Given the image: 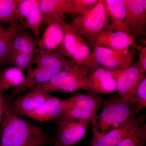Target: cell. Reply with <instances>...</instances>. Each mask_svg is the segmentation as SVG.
I'll list each match as a JSON object with an SVG mask.
<instances>
[{"instance_id":"f1b7e54d","label":"cell","mask_w":146,"mask_h":146,"mask_svg":"<svg viewBox=\"0 0 146 146\" xmlns=\"http://www.w3.org/2000/svg\"><path fill=\"white\" fill-rule=\"evenodd\" d=\"M35 57V55L11 51L7 64H10L24 72L30 68Z\"/></svg>"},{"instance_id":"836d02e7","label":"cell","mask_w":146,"mask_h":146,"mask_svg":"<svg viewBox=\"0 0 146 146\" xmlns=\"http://www.w3.org/2000/svg\"><path fill=\"white\" fill-rule=\"evenodd\" d=\"M51 143L54 145V146H69L65 145H63V144L60 143H58L57 141H56L54 139H52Z\"/></svg>"},{"instance_id":"9a60e30c","label":"cell","mask_w":146,"mask_h":146,"mask_svg":"<svg viewBox=\"0 0 146 146\" xmlns=\"http://www.w3.org/2000/svg\"><path fill=\"white\" fill-rule=\"evenodd\" d=\"M109 23L108 29L122 32L133 38L126 22L127 7L125 0H104Z\"/></svg>"},{"instance_id":"8992f818","label":"cell","mask_w":146,"mask_h":146,"mask_svg":"<svg viewBox=\"0 0 146 146\" xmlns=\"http://www.w3.org/2000/svg\"><path fill=\"white\" fill-rule=\"evenodd\" d=\"M117 88L116 78L111 71L98 63L89 68L83 89L88 94H110Z\"/></svg>"},{"instance_id":"d6a6232c","label":"cell","mask_w":146,"mask_h":146,"mask_svg":"<svg viewBox=\"0 0 146 146\" xmlns=\"http://www.w3.org/2000/svg\"><path fill=\"white\" fill-rule=\"evenodd\" d=\"M3 94L0 89V125L2 121L3 115L7 107V104L4 99Z\"/></svg>"},{"instance_id":"4fadbf2b","label":"cell","mask_w":146,"mask_h":146,"mask_svg":"<svg viewBox=\"0 0 146 146\" xmlns=\"http://www.w3.org/2000/svg\"><path fill=\"white\" fill-rule=\"evenodd\" d=\"M62 69L49 66H37L33 69L30 68L27 70V76L25 82L21 86L14 88L9 97V100L32 87L46 83Z\"/></svg>"},{"instance_id":"6da1fadb","label":"cell","mask_w":146,"mask_h":146,"mask_svg":"<svg viewBox=\"0 0 146 146\" xmlns=\"http://www.w3.org/2000/svg\"><path fill=\"white\" fill-rule=\"evenodd\" d=\"M0 146H46L51 143L42 128L13 113L8 105L0 125Z\"/></svg>"},{"instance_id":"e0dca14e","label":"cell","mask_w":146,"mask_h":146,"mask_svg":"<svg viewBox=\"0 0 146 146\" xmlns=\"http://www.w3.org/2000/svg\"><path fill=\"white\" fill-rule=\"evenodd\" d=\"M23 27L21 23L7 27L0 26V65L7 64L11 53L13 39Z\"/></svg>"},{"instance_id":"e575fe53","label":"cell","mask_w":146,"mask_h":146,"mask_svg":"<svg viewBox=\"0 0 146 146\" xmlns=\"http://www.w3.org/2000/svg\"><path fill=\"white\" fill-rule=\"evenodd\" d=\"M145 141H142L138 143L136 146H144V144H145Z\"/></svg>"},{"instance_id":"277c9868","label":"cell","mask_w":146,"mask_h":146,"mask_svg":"<svg viewBox=\"0 0 146 146\" xmlns=\"http://www.w3.org/2000/svg\"><path fill=\"white\" fill-rule=\"evenodd\" d=\"M72 28L88 42L109 27L104 0H99L96 5L87 13L74 18L70 23Z\"/></svg>"},{"instance_id":"d6986e66","label":"cell","mask_w":146,"mask_h":146,"mask_svg":"<svg viewBox=\"0 0 146 146\" xmlns=\"http://www.w3.org/2000/svg\"><path fill=\"white\" fill-rule=\"evenodd\" d=\"M67 0H41L42 22L40 30L65 13Z\"/></svg>"},{"instance_id":"44dd1931","label":"cell","mask_w":146,"mask_h":146,"mask_svg":"<svg viewBox=\"0 0 146 146\" xmlns=\"http://www.w3.org/2000/svg\"><path fill=\"white\" fill-rule=\"evenodd\" d=\"M71 98L73 107L96 114L102 106L104 101L102 97L98 94H77Z\"/></svg>"},{"instance_id":"4316f807","label":"cell","mask_w":146,"mask_h":146,"mask_svg":"<svg viewBox=\"0 0 146 146\" xmlns=\"http://www.w3.org/2000/svg\"><path fill=\"white\" fill-rule=\"evenodd\" d=\"M0 21L9 25L21 23L16 15L14 0H0Z\"/></svg>"},{"instance_id":"9c48e42d","label":"cell","mask_w":146,"mask_h":146,"mask_svg":"<svg viewBox=\"0 0 146 146\" xmlns=\"http://www.w3.org/2000/svg\"><path fill=\"white\" fill-rule=\"evenodd\" d=\"M73 106L71 98L63 100L52 96L37 109L28 114L26 117L40 122H46L57 119Z\"/></svg>"},{"instance_id":"d590c367","label":"cell","mask_w":146,"mask_h":146,"mask_svg":"<svg viewBox=\"0 0 146 146\" xmlns=\"http://www.w3.org/2000/svg\"><path fill=\"white\" fill-rule=\"evenodd\" d=\"M0 26H1V25H0Z\"/></svg>"},{"instance_id":"cb8c5ba5","label":"cell","mask_w":146,"mask_h":146,"mask_svg":"<svg viewBox=\"0 0 146 146\" xmlns=\"http://www.w3.org/2000/svg\"><path fill=\"white\" fill-rule=\"evenodd\" d=\"M71 60L74 64L89 68L98 64L93 50L86 44L84 39L76 50Z\"/></svg>"},{"instance_id":"5b68a950","label":"cell","mask_w":146,"mask_h":146,"mask_svg":"<svg viewBox=\"0 0 146 146\" xmlns=\"http://www.w3.org/2000/svg\"><path fill=\"white\" fill-rule=\"evenodd\" d=\"M56 122L58 136L54 139L65 145L73 146L78 143L86 135L91 121L66 117H59Z\"/></svg>"},{"instance_id":"83f0119b","label":"cell","mask_w":146,"mask_h":146,"mask_svg":"<svg viewBox=\"0 0 146 146\" xmlns=\"http://www.w3.org/2000/svg\"><path fill=\"white\" fill-rule=\"evenodd\" d=\"M129 103L136 115L146 107V76L136 87Z\"/></svg>"},{"instance_id":"f546056e","label":"cell","mask_w":146,"mask_h":146,"mask_svg":"<svg viewBox=\"0 0 146 146\" xmlns=\"http://www.w3.org/2000/svg\"><path fill=\"white\" fill-rule=\"evenodd\" d=\"M146 123L140 125L133 130L117 146H136L142 141H145Z\"/></svg>"},{"instance_id":"1f68e13d","label":"cell","mask_w":146,"mask_h":146,"mask_svg":"<svg viewBox=\"0 0 146 146\" xmlns=\"http://www.w3.org/2000/svg\"><path fill=\"white\" fill-rule=\"evenodd\" d=\"M139 51V58L138 65L142 72L145 74L146 72V48L137 46Z\"/></svg>"},{"instance_id":"ac0fdd59","label":"cell","mask_w":146,"mask_h":146,"mask_svg":"<svg viewBox=\"0 0 146 146\" xmlns=\"http://www.w3.org/2000/svg\"><path fill=\"white\" fill-rule=\"evenodd\" d=\"M22 28L16 35L12 42L11 51L35 55L39 52L38 41L31 31Z\"/></svg>"},{"instance_id":"7a4b0ae2","label":"cell","mask_w":146,"mask_h":146,"mask_svg":"<svg viewBox=\"0 0 146 146\" xmlns=\"http://www.w3.org/2000/svg\"><path fill=\"white\" fill-rule=\"evenodd\" d=\"M102 106L96 127L93 130V141L111 131L112 126L121 124L131 116H136L130 104L118 95L105 100Z\"/></svg>"},{"instance_id":"484cf974","label":"cell","mask_w":146,"mask_h":146,"mask_svg":"<svg viewBox=\"0 0 146 146\" xmlns=\"http://www.w3.org/2000/svg\"><path fill=\"white\" fill-rule=\"evenodd\" d=\"M99 0H67L65 13H71L74 18L83 15L94 8Z\"/></svg>"},{"instance_id":"603a6c76","label":"cell","mask_w":146,"mask_h":146,"mask_svg":"<svg viewBox=\"0 0 146 146\" xmlns=\"http://www.w3.org/2000/svg\"><path fill=\"white\" fill-rule=\"evenodd\" d=\"M32 63L37 66H49L63 68L74 64L72 60L56 52L40 53L35 57Z\"/></svg>"},{"instance_id":"ba28073f","label":"cell","mask_w":146,"mask_h":146,"mask_svg":"<svg viewBox=\"0 0 146 146\" xmlns=\"http://www.w3.org/2000/svg\"><path fill=\"white\" fill-rule=\"evenodd\" d=\"M110 71L116 78L118 96L129 103L134 90L145 74L142 72L138 63L123 70Z\"/></svg>"},{"instance_id":"3957f363","label":"cell","mask_w":146,"mask_h":146,"mask_svg":"<svg viewBox=\"0 0 146 146\" xmlns=\"http://www.w3.org/2000/svg\"><path fill=\"white\" fill-rule=\"evenodd\" d=\"M89 68L74 64L63 68L56 75L46 83L31 88L45 93H73L83 90L86 85Z\"/></svg>"},{"instance_id":"8fae6325","label":"cell","mask_w":146,"mask_h":146,"mask_svg":"<svg viewBox=\"0 0 146 146\" xmlns=\"http://www.w3.org/2000/svg\"><path fill=\"white\" fill-rule=\"evenodd\" d=\"M89 44L91 46H97L113 50L127 49L129 47L137 48L133 38L119 31L104 30L94 36Z\"/></svg>"},{"instance_id":"2e32d148","label":"cell","mask_w":146,"mask_h":146,"mask_svg":"<svg viewBox=\"0 0 146 146\" xmlns=\"http://www.w3.org/2000/svg\"><path fill=\"white\" fill-rule=\"evenodd\" d=\"M52 96L48 93L38 90H30L28 94L12 102L8 106L19 117H26L37 109Z\"/></svg>"},{"instance_id":"ffe728a7","label":"cell","mask_w":146,"mask_h":146,"mask_svg":"<svg viewBox=\"0 0 146 146\" xmlns=\"http://www.w3.org/2000/svg\"><path fill=\"white\" fill-rule=\"evenodd\" d=\"M64 29L65 34L63 41L56 53L63 57L70 58L72 59L73 55L83 39L72 28L69 23H65Z\"/></svg>"},{"instance_id":"7c38bea8","label":"cell","mask_w":146,"mask_h":146,"mask_svg":"<svg viewBox=\"0 0 146 146\" xmlns=\"http://www.w3.org/2000/svg\"><path fill=\"white\" fill-rule=\"evenodd\" d=\"M145 115L138 117L131 116L113 130L93 141L92 146H117L133 129L145 121Z\"/></svg>"},{"instance_id":"7402d4cb","label":"cell","mask_w":146,"mask_h":146,"mask_svg":"<svg viewBox=\"0 0 146 146\" xmlns=\"http://www.w3.org/2000/svg\"><path fill=\"white\" fill-rule=\"evenodd\" d=\"M24 72L18 68H7L0 72V89L3 94L22 85L25 80Z\"/></svg>"},{"instance_id":"52a82bcc","label":"cell","mask_w":146,"mask_h":146,"mask_svg":"<svg viewBox=\"0 0 146 146\" xmlns=\"http://www.w3.org/2000/svg\"><path fill=\"white\" fill-rule=\"evenodd\" d=\"M92 47L97 63L107 70H123L132 65L135 54L132 49L116 51L97 46Z\"/></svg>"},{"instance_id":"4dcf8cb0","label":"cell","mask_w":146,"mask_h":146,"mask_svg":"<svg viewBox=\"0 0 146 146\" xmlns=\"http://www.w3.org/2000/svg\"><path fill=\"white\" fill-rule=\"evenodd\" d=\"M16 14L21 23L27 18L33 9L37 0H14Z\"/></svg>"},{"instance_id":"30bf717a","label":"cell","mask_w":146,"mask_h":146,"mask_svg":"<svg viewBox=\"0 0 146 146\" xmlns=\"http://www.w3.org/2000/svg\"><path fill=\"white\" fill-rule=\"evenodd\" d=\"M66 17L63 14L47 26L38 40V48L40 53H52L56 51L63 41Z\"/></svg>"},{"instance_id":"5bb4252c","label":"cell","mask_w":146,"mask_h":146,"mask_svg":"<svg viewBox=\"0 0 146 146\" xmlns=\"http://www.w3.org/2000/svg\"><path fill=\"white\" fill-rule=\"evenodd\" d=\"M126 22L131 34L137 37L144 35L146 22V0H125Z\"/></svg>"},{"instance_id":"d4e9b609","label":"cell","mask_w":146,"mask_h":146,"mask_svg":"<svg viewBox=\"0 0 146 146\" xmlns=\"http://www.w3.org/2000/svg\"><path fill=\"white\" fill-rule=\"evenodd\" d=\"M41 0H37L31 12L21 24L26 28L30 30L39 40L40 38V26L42 22V11L41 9Z\"/></svg>"}]
</instances>
